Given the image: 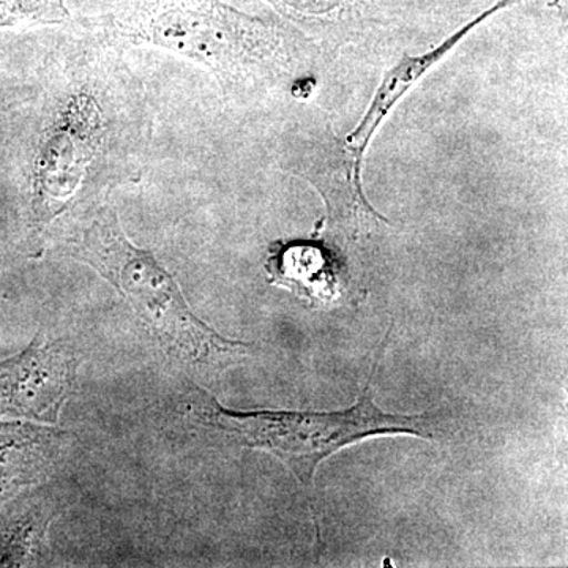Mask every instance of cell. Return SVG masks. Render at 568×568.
Masks as SVG:
<instances>
[{
    "label": "cell",
    "mask_w": 568,
    "mask_h": 568,
    "mask_svg": "<svg viewBox=\"0 0 568 568\" xmlns=\"http://www.w3.org/2000/svg\"><path fill=\"white\" fill-rule=\"evenodd\" d=\"M381 347L376 354L373 375L358 395L357 403L336 413L316 410H256L239 413L220 405L212 395L193 387L190 409L201 425L234 443L257 448L278 458L290 467L305 488H313L317 466L351 444L376 435H413L436 439L439 418L435 414L402 416L387 414L375 403L372 394Z\"/></svg>",
    "instance_id": "obj_1"
},
{
    "label": "cell",
    "mask_w": 568,
    "mask_h": 568,
    "mask_svg": "<svg viewBox=\"0 0 568 568\" xmlns=\"http://www.w3.org/2000/svg\"><path fill=\"white\" fill-rule=\"evenodd\" d=\"M71 253L95 268L133 306L171 357L192 365L222 366L248 354L250 345L227 339L200 320L155 254L126 239L118 213L100 209Z\"/></svg>",
    "instance_id": "obj_2"
},
{
    "label": "cell",
    "mask_w": 568,
    "mask_h": 568,
    "mask_svg": "<svg viewBox=\"0 0 568 568\" xmlns=\"http://www.w3.org/2000/svg\"><path fill=\"white\" fill-rule=\"evenodd\" d=\"M145 37L153 44L231 74L268 69L282 62L286 51V37L278 28L219 0H194L163 10Z\"/></svg>",
    "instance_id": "obj_3"
},
{
    "label": "cell",
    "mask_w": 568,
    "mask_h": 568,
    "mask_svg": "<svg viewBox=\"0 0 568 568\" xmlns=\"http://www.w3.org/2000/svg\"><path fill=\"white\" fill-rule=\"evenodd\" d=\"M78 361L65 342L37 335L20 354L0 362V417L55 424L77 379Z\"/></svg>",
    "instance_id": "obj_4"
},
{
    "label": "cell",
    "mask_w": 568,
    "mask_h": 568,
    "mask_svg": "<svg viewBox=\"0 0 568 568\" xmlns=\"http://www.w3.org/2000/svg\"><path fill=\"white\" fill-rule=\"evenodd\" d=\"M519 0H497L495 6L488 10L481 11L473 21L463 26L458 32L444 40L439 47L433 48L432 51L420 55H405L394 69L388 70L379 88H377L375 99L372 100L368 110H366L364 119L355 126L354 132L346 138L345 149L347 155L351 156V166L357 173H361L362 159L369 141L375 136L381 123L387 118L388 112L394 110L395 104L406 95V92L413 88L420 78H424L436 63L443 61L444 58L462 43L466 36H469L477 26L484 24L489 18L500 13V11L517 6Z\"/></svg>",
    "instance_id": "obj_5"
},
{
    "label": "cell",
    "mask_w": 568,
    "mask_h": 568,
    "mask_svg": "<svg viewBox=\"0 0 568 568\" xmlns=\"http://www.w3.org/2000/svg\"><path fill=\"white\" fill-rule=\"evenodd\" d=\"M63 436L47 426L0 420V506L51 469Z\"/></svg>",
    "instance_id": "obj_6"
},
{
    "label": "cell",
    "mask_w": 568,
    "mask_h": 568,
    "mask_svg": "<svg viewBox=\"0 0 568 568\" xmlns=\"http://www.w3.org/2000/svg\"><path fill=\"white\" fill-rule=\"evenodd\" d=\"M271 282L293 291L310 304L331 301L338 293L339 267L334 254L313 242H284L267 260Z\"/></svg>",
    "instance_id": "obj_7"
},
{
    "label": "cell",
    "mask_w": 568,
    "mask_h": 568,
    "mask_svg": "<svg viewBox=\"0 0 568 568\" xmlns=\"http://www.w3.org/2000/svg\"><path fill=\"white\" fill-rule=\"evenodd\" d=\"M58 499L39 491L10 499L0 511V567L37 566L47 549V532Z\"/></svg>",
    "instance_id": "obj_8"
},
{
    "label": "cell",
    "mask_w": 568,
    "mask_h": 568,
    "mask_svg": "<svg viewBox=\"0 0 568 568\" xmlns=\"http://www.w3.org/2000/svg\"><path fill=\"white\" fill-rule=\"evenodd\" d=\"M297 21H339L362 13L373 0H265Z\"/></svg>",
    "instance_id": "obj_9"
}]
</instances>
